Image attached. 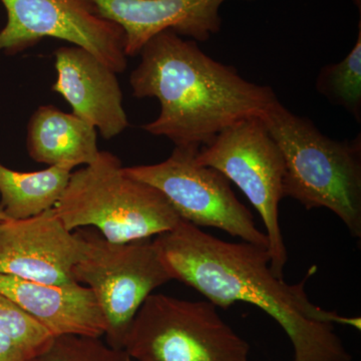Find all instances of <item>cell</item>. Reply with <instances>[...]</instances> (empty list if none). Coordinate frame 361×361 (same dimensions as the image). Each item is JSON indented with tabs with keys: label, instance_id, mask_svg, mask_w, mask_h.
<instances>
[{
	"label": "cell",
	"instance_id": "obj_1",
	"mask_svg": "<svg viewBox=\"0 0 361 361\" xmlns=\"http://www.w3.org/2000/svg\"><path fill=\"white\" fill-rule=\"evenodd\" d=\"M173 280L200 292L216 307L257 306L281 326L293 346V361H351L334 324L360 330V317H344L311 302L304 289L310 274L287 284L270 267L267 248L224 241L180 220L153 240Z\"/></svg>",
	"mask_w": 361,
	"mask_h": 361
},
{
	"label": "cell",
	"instance_id": "obj_2",
	"mask_svg": "<svg viewBox=\"0 0 361 361\" xmlns=\"http://www.w3.org/2000/svg\"><path fill=\"white\" fill-rule=\"evenodd\" d=\"M139 54L130 75L133 96L155 97L161 106L142 130L175 147L202 148L235 123L264 118L278 102L271 87L248 82L173 30L152 37Z\"/></svg>",
	"mask_w": 361,
	"mask_h": 361
},
{
	"label": "cell",
	"instance_id": "obj_3",
	"mask_svg": "<svg viewBox=\"0 0 361 361\" xmlns=\"http://www.w3.org/2000/svg\"><path fill=\"white\" fill-rule=\"evenodd\" d=\"M284 160L283 194L307 210L329 209L361 236V142L323 135L277 102L263 118Z\"/></svg>",
	"mask_w": 361,
	"mask_h": 361
},
{
	"label": "cell",
	"instance_id": "obj_4",
	"mask_svg": "<svg viewBox=\"0 0 361 361\" xmlns=\"http://www.w3.org/2000/svg\"><path fill=\"white\" fill-rule=\"evenodd\" d=\"M54 209L71 231L94 227L113 243L158 236L182 220L158 190L126 174L122 161L109 151L71 173Z\"/></svg>",
	"mask_w": 361,
	"mask_h": 361
},
{
	"label": "cell",
	"instance_id": "obj_5",
	"mask_svg": "<svg viewBox=\"0 0 361 361\" xmlns=\"http://www.w3.org/2000/svg\"><path fill=\"white\" fill-rule=\"evenodd\" d=\"M210 301L151 294L135 314L123 349L133 361H250V346Z\"/></svg>",
	"mask_w": 361,
	"mask_h": 361
},
{
	"label": "cell",
	"instance_id": "obj_6",
	"mask_svg": "<svg viewBox=\"0 0 361 361\" xmlns=\"http://www.w3.org/2000/svg\"><path fill=\"white\" fill-rule=\"evenodd\" d=\"M197 161L234 183L257 211L266 229L271 270L283 279L288 258L279 223L284 160L263 118H245L223 130L202 147Z\"/></svg>",
	"mask_w": 361,
	"mask_h": 361
},
{
	"label": "cell",
	"instance_id": "obj_7",
	"mask_svg": "<svg viewBox=\"0 0 361 361\" xmlns=\"http://www.w3.org/2000/svg\"><path fill=\"white\" fill-rule=\"evenodd\" d=\"M80 233L85 243L84 256L73 268V278L94 294L106 322V341L123 349L142 303L172 277L149 239L113 243L99 232Z\"/></svg>",
	"mask_w": 361,
	"mask_h": 361
},
{
	"label": "cell",
	"instance_id": "obj_8",
	"mask_svg": "<svg viewBox=\"0 0 361 361\" xmlns=\"http://www.w3.org/2000/svg\"><path fill=\"white\" fill-rule=\"evenodd\" d=\"M200 149L175 147L167 160L123 167V171L158 190L180 219L199 228H217L242 241L267 248V236L235 196L229 180L215 169L197 161Z\"/></svg>",
	"mask_w": 361,
	"mask_h": 361
},
{
	"label": "cell",
	"instance_id": "obj_9",
	"mask_svg": "<svg viewBox=\"0 0 361 361\" xmlns=\"http://www.w3.org/2000/svg\"><path fill=\"white\" fill-rule=\"evenodd\" d=\"M6 11L0 51L16 54L44 39L90 52L116 73L128 66L125 32L97 13L92 0H0Z\"/></svg>",
	"mask_w": 361,
	"mask_h": 361
},
{
	"label": "cell",
	"instance_id": "obj_10",
	"mask_svg": "<svg viewBox=\"0 0 361 361\" xmlns=\"http://www.w3.org/2000/svg\"><path fill=\"white\" fill-rule=\"evenodd\" d=\"M82 233L71 231L54 209L0 222V273L56 286L75 284L73 268L84 256Z\"/></svg>",
	"mask_w": 361,
	"mask_h": 361
},
{
	"label": "cell",
	"instance_id": "obj_11",
	"mask_svg": "<svg viewBox=\"0 0 361 361\" xmlns=\"http://www.w3.org/2000/svg\"><path fill=\"white\" fill-rule=\"evenodd\" d=\"M56 80L51 90L70 104L73 114L99 130L104 140L129 127L123 92L115 71L77 45L54 52Z\"/></svg>",
	"mask_w": 361,
	"mask_h": 361
},
{
	"label": "cell",
	"instance_id": "obj_12",
	"mask_svg": "<svg viewBox=\"0 0 361 361\" xmlns=\"http://www.w3.org/2000/svg\"><path fill=\"white\" fill-rule=\"evenodd\" d=\"M97 13L125 32L126 54L135 56L148 40L173 30L195 42L219 32L226 0H92Z\"/></svg>",
	"mask_w": 361,
	"mask_h": 361
},
{
	"label": "cell",
	"instance_id": "obj_13",
	"mask_svg": "<svg viewBox=\"0 0 361 361\" xmlns=\"http://www.w3.org/2000/svg\"><path fill=\"white\" fill-rule=\"evenodd\" d=\"M0 294L54 336L104 337L106 325L94 294L80 283L56 286L0 273Z\"/></svg>",
	"mask_w": 361,
	"mask_h": 361
},
{
	"label": "cell",
	"instance_id": "obj_14",
	"mask_svg": "<svg viewBox=\"0 0 361 361\" xmlns=\"http://www.w3.org/2000/svg\"><path fill=\"white\" fill-rule=\"evenodd\" d=\"M26 148L37 163L71 170L94 163L101 152L92 126L51 104L39 106L30 116Z\"/></svg>",
	"mask_w": 361,
	"mask_h": 361
},
{
	"label": "cell",
	"instance_id": "obj_15",
	"mask_svg": "<svg viewBox=\"0 0 361 361\" xmlns=\"http://www.w3.org/2000/svg\"><path fill=\"white\" fill-rule=\"evenodd\" d=\"M73 170L51 166L37 172H18L0 163L2 210L9 219H27L54 209Z\"/></svg>",
	"mask_w": 361,
	"mask_h": 361
},
{
	"label": "cell",
	"instance_id": "obj_16",
	"mask_svg": "<svg viewBox=\"0 0 361 361\" xmlns=\"http://www.w3.org/2000/svg\"><path fill=\"white\" fill-rule=\"evenodd\" d=\"M355 47L341 61L325 66L316 80V90L334 104L361 120V25Z\"/></svg>",
	"mask_w": 361,
	"mask_h": 361
},
{
	"label": "cell",
	"instance_id": "obj_17",
	"mask_svg": "<svg viewBox=\"0 0 361 361\" xmlns=\"http://www.w3.org/2000/svg\"><path fill=\"white\" fill-rule=\"evenodd\" d=\"M32 361H133L123 349L111 346L103 337L65 334L51 341Z\"/></svg>",
	"mask_w": 361,
	"mask_h": 361
},
{
	"label": "cell",
	"instance_id": "obj_18",
	"mask_svg": "<svg viewBox=\"0 0 361 361\" xmlns=\"http://www.w3.org/2000/svg\"><path fill=\"white\" fill-rule=\"evenodd\" d=\"M0 334L8 336L32 356L39 353L54 336L35 318L0 294Z\"/></svg>",
	"mask_w": 361,
	"mask_h": 361
},
{
	"label": "cell",
	"instance_id": "obj_19",
	"mask_svg": "<svg viewBox=\"0 0 361 361\" xmlns=\"http://www.w3.org/2000/svg\"><path fill=\"white\" fill-rule=\"evenodd\" d=\"M33 357L20 344L0 334V361H32Z\"/></svg>",
	"mask_w": 361,
	"mask_h": 361
},
{
	"label": "cell",
	"instance_id": "obj_20",
	"mask_svg": "<svg viewBox=\"0 0 361 361\" xmlns=\"http://www.w3.org/2000/svg\"><path fill=\"white\" fill-rule=\"evenodd\" d=\"M9 219L8 217H7L6 214L4 213V211L2 210L1 207H0V222H2V221Z\"/></svg>",
	"mask_w": 361,
	"mask_h": 361
}]
</instances>
